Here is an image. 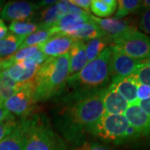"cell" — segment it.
<instances>
[{
    "label": "cell",
    "mask_w": 150,
    "mask_h": 150,
    "mask_svg": "<svg viewBox=\"0 0 150 150\" xmlns=\"http://www.w3.org/2000/svg\"><path fill=\"white\" fill-rule=\"evenodd\" d=\"M69 77V54L48 58L40 66L34 80V101H43L54 96Z\"/></svg>",
    "instance_id": "6da1fadb"
},
{
    "label": "cell",
    "mask_w": 150,
    "mask_h": 150,
    "mask_svg": "<svg viewBox=\"0 0 150 150\" xmlns=\"http://www.w3.org/2000/svg\"><path fill=\"white\" fill-rule=\"evenodd\" d=\"M111 46H108L96 59L88 63L83 69L76 74L69 76L67 83L88 88L104 86L110 78Z\"/></svg>",
    "instance_id": "7a4b0ae2"
},
{
    "label": "cell",
    "mask_w": 150,
    "mask_h": 150,
    "mask_svg": "<svg viewBox=\"0 0 150 150\" xmlns=\"http://www.w3.org/2000/svg\"><path fill=\"white\" fill-rule=\"evenodd\" d=\"M105 89L94 92L76 103L70 110V117L73 123L80 128H85L89 132L105 113L103 97Z\"/></svg>",
    "instance_id": "3957f363"
},
{
    "label": "cell",
    "mask_w": 150,
    "mask_h": 150,
    "mask_svg": "<svg viewBox=\"0 0 150 150\" xmlns=\"http://www.w3.org/2000/svg\"><path fill=\"white\" fill-rule=\"evenodd\" d=\"M24 150H64V146L48 123L34 119L27 121V140Z\"/></svg>",
    "instance_id": "277c9868"
},
{
    "label": "cell",
    "mask_w": 150,
    "mask_h": 150,
    "mask_svg": "<svg viewBox=\"0 0 150 150\" xmlns=\"http://www.w3.org/2000/svg\"><path fill=\"white\" fill-rule=\"evenodd\" d=\"M111 46L118 52L139 61L150 58V38L137 28L112 43Z\"/></svg>",
    "instance_id": "5b68a950"
},
{
    "label": "cell",
    "mask_w": 150,
    "mask_h": 150,
    "mask_svg": "<svg viewBox=\"0 0 150 150\" xmlns=\"http://www.w3.org/2000/svg\"><path fill=\"white\" fill-rule=\"evenodd\" d=\"M129 127V123L124 115L104 113L92 133L103 140L120 144L128 140Z\"/></svg>",
    "instance_id": "8992f818"
},
{
    "label": "cell",
    "mask_w": 150,
    "mask_h": 150,
    "mask_svg": "<svg viewBox=\"0 0 150 150\" xmlns=\"http://www.w3.org/2000/svg\"><path fill=\"white\" fill-rule=\"evenodd\" d=\"M34 82L25 83L19 91L4 102L6 109L17 116H25L32 110L34 101Z\"/></svg>",
    "instance_id": "52a82bcc"
},
{
    "label": "cell",
    "mask_w": 150,
    "mask_h": 150,
    "mask_svg": "<svg viewBox=\"0 0 150 150\" xmlns=\"http://www.w3.org/2000/svg\"><path fill=\"white\" fill-rule=\"evenodd\" d=\"M91 18L110 38L112 43L137 28L135 23L131 19H117L114 18H99L93 15H91Z\"/></svg>",
    "instance_id": "ba28073f"
},
{
    "label": "cell",
    "mask_w": 150,
    "mask_h": 150,
    "mask_svg": "<svg viewBox=\"0 0 150 150\" xmlns=\"http://www.w3.org/2000/svg\"><path fill=\"white\" fill-rule=\"evenodd\" d=\"M111 48L112 54L110 59V77L112 79V82L134 74L138 65L140 64V61L118 52L112 46Z\"/></svg>",
    "instance_id": "9c48e42d"
},
{
    "label": "cell",
    "mask_w": 150,
    "mask_h": 150,
    "mask_svg": "<svg viewBox=\"0 0 150 150\" xmlns=\"http://www.w3.org/2000/svg\"><path fill=\"white\" fill-rule=\"evenodd\" d=\"M39 8L38 4L28 1H12L4 6L0 18L5 21H27Z\"/></svg>",
    "instance_id": "30bf717a"
},
{
    "label": "cell",
    "mask_w": 150,
    "mask_h": 150,
    "mask_svg": "<svg viewBox=\"0 0 150 150\" xmlns=\"http://www.w3.org/2000/svg\"><path fill=\"white\" fill-rule=\"evenodd\" d=\"M74 42V38L66 34L56 33L38 45V48L47 58H55L69 54Z\"/></svg>",
    "instance_id": "8fae6325"
},
{
    "label": "cell",
    "mask_w": 150,
    "mask_h": 150,
    "mask_svg": "<svg viewBox=\"0 0 150 150\" xmlns=\"http://www.w3.org/2000/svg\"><path fill=\"white\" fill-rule=\"evenodd\" d=\"M123 115L139 135L150 134V117L137 103L129 104Z\"/></svg>",
    "instance_id": "7c38bea8"
},
{
    "label": "cell",
    "mask_w": 150,
    "mask_h": 150,
    "mask_svg": "<svg viewBox=\"0 0 150 150\" xmlns=\"http://www.w3.org/2000/svg\"><path fill=\"white\" fill-rule=\"evenodd\" d=\"M91 20V15L89 13H86L83 15L79 14H66L62 17L59 21L51 28L54 34L63 33L69 34L70 33L77 30L83 24Z\"/></svg>",
    "instance_id": "4fadbf2b"
},
{
    "label": "cell",
    "mask_w": 150,
    "mask_h": 150,
    "mask_svg": "<svg viewBox=\"0 0 150 150\" xmlns=\"http://www.w3.org/2000/svg\"><path fill=\"white\" fill-rule=\"evenodd\" d=\"M27 140V122L18 123L16 129L0 141V150H24Z\"/></svg>",
    "instance_id": "5bb4252c"
},
{
    "label": "cell",
    "mask_w": 150,
    "mask_h": 150,
    "mask_svg": "<svg viewBox=\"0 0 150 150\" xmlns=\"http://www.w3.org/2000/svg\"><path fill=\"white\" fill-rule=\"evenodd\" d=\"M103 102L105 113L108 114L123 115L129 106V103L118 94L112 85L105 89L103 97Z\"/></svg>",
    "instance_id": "9a60e30c"
},
{
    "label": "cell",
    "mask_w": 150,
    "mask_h": 150,
    "mask_svg": "<svg viewBox=\"0 0 150 150\" xmlns=\"http://www.w3.org/2000/svg\"><path fill=\"white\" fill-rule=\"evenodd\" d=\"M110 85L114 88L118 94L129 104L138 103L137 89L139 83L137 82L134 74L119 80L113 81Z\"/></svg>",
    "instance_id": "2e32d148"
},
{
    "label": "cell",
    "mask_w": 150,
    "mask_h": 150,
    "mask_svg": "<svg viewBox=\"0 0 150 150\" xmlns=\"http://www.w3.org/2000/svg\"><path fill=\"white\" fill-rule=\"evenodd\" d=\"M69 76L78 74L88 64L86 56V42L75 40L69 52Z\"/></svg>",
    "instance_id": "e0dca14e"
},
{
    "label": "cell",
    "mask_w": 150,
    "mask_h": 150,
    "mask_svg": "<svg viewBox=\"0 0 150 150\" xmlns=\"http://www.w3.org/2000/svg\"><path fill=\"white\" fill-rule=\"evenodd\" d=\"M67 35L74 38V40H82V41H85V40L88 41L96 38L107 36L101 30V28L92 20V18L90 21L83 24L77 30L70 33Z\"/></svg>",
    "instance_id": "ac0fdd59"
},
{
    "label": "cell",
    "mask_w": 150,
    "mask_h": 150,
    "mask_svg": "<svg viewBox=\"0 0 150 150\" xmlns=\"http://www.w3.org/2000/svg\"><path fill=\"white\" fill-rule=\"evenodd\" d=\"M23 39V38L17 37L11 33L0 39V61L9 59L15 54Z\"/></svg>",
    "instance_id": "d6986e66"
},
{
    "label": "cell",
    "mask_w": 150,
    "mask_h": 150,
    "mask_svg": "<svg viewBox=\"0 0 150 150\" xmlns=\"http://www.w3.org/2000/svg\"><path fill=\"white\" fill-rule=\"evenodd\" d=\"M112 41L108 36L99 37L88 40L86 43V56L88 63L96 59L105 48L111 45Z\"/></svg>",
    "instance_id": "ffe728a7"
},
{
    "label": "cell",
    "mask_w": 150,
    "mask_h": 150,
    "mask_svg": "<svg viewBox=\"0 0 150 150\" xmlns=\"http://www.w3.org/2000/svg\"><path fill=\"white\" fill-rule=\"evenodd\" d=\"M117 6L118 1L116 0H92L90 10L97 18H106L114 13Z\"/></svg>",
    "instance_id": "44dd1931"
},
{
    "label": "cell",
    "mask_w": 150,
    "mask_h": 150,
    "mask_svg": "<svg viewBox=\"0 0 150 150\" xmlns=\"http://www.w3.org/2000/svg\"><path fill=\"white\" fill-rule=\"evenodd\" d=\"M41 28L45 27L42 26L40 23H36L30 21H14L11 22L8 31L11 34L14 36L25 38Z\"/></svg>",
    "instance_id": "7402d4cb"
},
{
    "label": "cell",
    "mask_w": 150,
    "mask_h": 150,
    "mask_svg": "<svg viewBox=\"0 0 150 150\" xmlns=\"http://www.w3.org/2000/svg\"><path fill=\"white\" fill-rule=\"evenodd\" d=\"M23 86L24 84L11 79L4 72H0V100L2 102L6 101L15 93L19 91Z\"/></svg>",
    "instance_id": "603a6c76"
},
{
    "label": "cell",
    "mask_w": 150,
    "mask_h": 150,
    "mask_svg": "<svg viewBox=\"0 0 150 150\" xmlns=\"http://www.w3.org/2000/svg\"><path fill=\"white\" fill-rule=\"evenodd\" d=\"M64 16V13L61 10L58 4V2L46 8L40 13V21L41 25L45 28H52L59 21L62 17Z\"/></svg>",
    "instance_id": "cb8c5ba5"
},
{
    "label": "cell",
    "mask_w": 150,
    "mask_h": 150,
    "mask_svg": "<svg viewBox=\"0 0 150 150\" xmlns=\"http://www.w3.org/2000/svg\"><path fill=\"white\" fill-rule=\"evenodd\" d=\"M53 35L54 33L52 31L51 28H41L25 38L22 42L18 49L30 47V46H38L44 43L45 41H47Z\"/></svg>",
    "instance_id": "d4e9b609"
},
{
    "label": "cell",
    "mask_w": 150,
    "mask_h": 150,
    "mask_svg": "<svg viewBox=\"0 0 150 150\" xmlns=\"http://www.w3.org/2000/svg\"><path fill=\"white\" fill-rule=\"evenodd\" d=\"M142 1L140 0H119L114 18L123 19L129 14L135 13L141 9Z\"/></svg>",
    "instance_id": "484cf974"
},
{
    "label": "cell",
    "mask_w": 150,
    "mask_h": 150,
    "mask_svg": "<svg viewBox=\"0 0 150 150\" xmlns=\"http://www.w3.org/2000/svg\"><path fill=\"white\" fill-rule=\"evenodd\" d=\"M134 76L139 84L150 87V67L140 63L134 72Z\"/></svg>",
    "instance_id": "4316f807"
},
{
    "label": "cell",
    "mask_w": 150,
    "mask_h": 150,
    "mask_svg": "<svg viewBox=\"0 0 150 150\" xmlns=\"http://www.w3.org/2000/svg\"><path fill=\"white\" fill-rule=\"evenodd\" d=\"M18 124V122L13 117L0 122V141L10 134Z\"/></svg>",
    "instance_id": "83f0119b"
},
{
    "label": "cell",
    "mask_w": 150,
    "mask_h": 150,
    "mask_svg": "<svg viewBox=\"0 0 150 150\" xmlns=\"http://www.w3.org/2000/svg\"><path fill=\"white\" fill-rule=\"evenodd\" d=\"M139 26L142 30L150 36V8H145L139 18Z\"/></svg>",
    "instance_id": "f1b7e54d"
},
{
    "label": "cell",
    "mask_w": 150,
    "mask_h": 150,
    "mask_svg": "<svg viewBox=\"0 0 150 150\" xmlns=\"http://www.w3.org/2000/svg\"><path fill=\"white\" fill-rule=\"evenodd\" d=\"M74 150H111L107 145L98 144V143H85Z\"/></svg>",
    "instance_id": "f546056e"
},
{
    "label": "cell",
    "mask_w": 150,
    "mask_h": 150,
    "mask_svg": "<svg viewBox=\"0 0 150 150\" xmlns=\"http://www.w3.org/2000/svg\"><path fill=\"white\" fill-rule=\"evenodd\" d=\"M137 98L138 101L146 100L150 98V87L149 86L139 84L137 89Z\"/></svg>",
    "instance_id": "4dcf8cb0"
},
{
    "label": "cell",
    "mask_w": 150,
    "mask_h": 150,
    "mask_svg": "<svg viewBox=\"0 0 150 150\" xmlns=\"http://www.w3.org/2000/svg\"><path fill=\"white\" fill-rule=\"evenodd\" d=\"M69 2L72 4L77 6L78 8L83 9L87 13H89L91 0H69Z\"/></svg>",
    "instance_id": "1f68e13d"
},
{
    "label": "cell",
    "mask_w": 150,
    "mask_h": 150,
    "mask_svg": "<svg viewBox=\"0 0 150 150\" xmlns=\"http://www.w3.org/2000/svg\"><path fill=\"white\" fill-rule=\"evenodd\" d=\"M11 117H13V114H11L10 112L6 109L4 106V102L0 100V122L4 121Z\"/></svg>",
    "instance_id": "d6a6232c"
},
{
    "label": "cell",
    "mask_w": 150,
    "mask_h": 150,
    "mask_svg": "<svg viewBox=\"0 0 150 150\" xmlns=\"http://www.w3.org/2000/svg\"><path fill=\"white\" fill-rule=\"evenodd\" d=\"M137 103L139 104V106L150 117V98L146 99V100L138 101Z\"/></svg>",
    "instance_id": "836d02e7"
},
{
    "label": "cell",
    "mask_w": 150,
    "mask_h": 150,
    "mask_svg": "<svg viewBox=\"0 0 150 150\" xmlns=\"http://www.w3.org/2000/svg\"><path fill=\"white\" fill-rule=\"evenodd\" d=\"M8 28L5 25L4 20H2L0 18V39L5 38L8 34Z\"/></svg>",
    "instance_id": "e575fe53"
},
{
    "label": "cell",
    "mask_w": 150,
    "mask_h": 150,
    "mask_svg": "<svg viewBox=\"0 0 150 150\" xmlns=\"http://www.w3.org/2000/svg\"><path fill=\"white\" fill-rule=\"evenodd\" d=\"M57 3V1H48V0H46V1H42V2H40L39 4H38V6H39V8L40 7H43V6H51V5H54Z\"/></svg>",
    "instance_id": "d590c367"
},
{
    "label": "cell",
    "mask_w": 150,
    "mask_h": 150,
    "mask_svg": "<svg viewBox=\"0 0 150 150\" xmlns=\"http://www.w3.org/2000/svg\"><path fill=\"white\" fill-rule=\"evenodd\" d=\"M142 7L144 8H150V0L142 1Z\"/></svg>",
    "instance_id": "8d00e7d4"
},
{
    "label": "cell",
    "mask_w": 150,
    "mask_h": 150,
    "mask_svg": "<svg viewBox=\"0 0 150 150\" xmlns=\"http://www.w3.org/2000/svg\"><path fill=\"white\" fill-rule=\"evenodd\" d=\"M140 63H141V64H143L147 65V66L150 67V58L149 59H144V60H142V61H140Z\"/></svg>",
    "instance_id": "74e56055"
}]
</instances>
